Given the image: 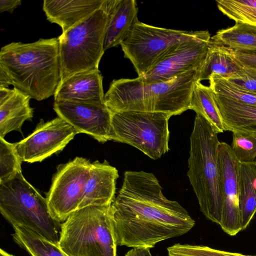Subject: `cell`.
Listing matches in <instances>:
<instances>
[{
    "instance_id": "8fae6325",
    "label": "cell",
    "mask_w": 256,
    "mask_h": 256,
    "mask_svg": "<svg viewBox=\"0 0 256 256\" xmlns=\"http://www.w3.org/2000/svg\"><path fill=\"white\" fill-rule=\"evenodd\" d=\"M78 132L60 117L44 122L41 120L28 136L15 143L16 152L22 162H42L62 150Z\"/></svg>"
},
{
    "instance_id": "9a60e30c",
    "label": "cell",
    "mask_w": 256,
    "mask_h": 256,
    "mask_svg": "<svg viewBox=\"0 0 256 256\" xmlns=\"http://www.w3.org/2000/svg\"><path fill=\"white\" fill-rule=\"evenodd\" d=\"M102 78L99 70L71 76L60 83L54 101L105 104Z\"/></svg>"
},
{
    "instance_id": "3957f363",
    "label": "cell",
    "mask_w": 256,
    "mask_h": 256,
    "mask_svg": "<svg viewBox=\"0 0 256 256\" xmlns=\"http://www.w3.org/2000/svg\"><path fill=\"white\" fill-rule=\"evenodd\" d=\"M198 70L165 82H148L142 78L114 80L104 94V102L112 112L139 111L178 115L190 109Z\"/></svg>"
},
{
    "instance_id": "44dd1931",
    "label": "cell",
    "mask_w": 256,
    "mask_h": 256,
    "mask_svg": "<svg viewBox=\"0 0 256 256\" xmlns=\"http://www.w3.org/2000/svg\"><path fill=\"white\" fill-rule=\"evenodd\" d=\"M30 97L14 88L10 94L0 102V137L4 138L12 131L22 133L26 120H31L33 109L30 105Z\"/></svg>"
},
{
    "instance_id": "d590c367",
    "label": "cell",
    "mask_w": 256,
    "mask_h": 256,
    "mask_svg": "<svg viewBox=\"0 0 256 256\" xmlns=\"http://www.w3.org/2000/svg\"><path fill=\"white\" fill-rule=\"evenodd\" d=\"M0 256H14V255L8 253L2 248L0 250Z\"/></svg>"
},
{
    "instance_id": "7402d4cb",
    "label": "cell",
    "mask_w": 256,
    "mask_h": 256,
    "mask_svg": "<svg viewBox=\"0 0 256 256\" xmlns=\"http://www.w3.org/2000/svg\"><path fill=\"white\" fill-rule=\"evenodd\" d=\"M210 41L234 52L256 53V26L240 23L218 30Z\"/></svg>"
},
{
    "instance_id": "d6a6232c",
    "label": "cell",
    "mask_w": 256,
    "mask_h": 256,
    "mask_svg": "<svg viewBox=\"0 0 256 256\" xmlns=\"http://www.w3.org/2000/svg\"><path fill=\"white\" fill-rule=\"evenodd\" d=\"M21 0H0V12L12 13L14 10L21 4Z\"/></svg>"
},
{
    "instance_id": "4fadbf2b",
    "label": "cell",
    "mask_w": 256,
    "mask_h": 256,
    "mask_svg": "<svg viewBox=\"0 0 256 256\" xmlns=\"http://www.w3.org/2000/svg\"><path fill=\"white\" fill-rule=\"evenodd\" d=\"M218 162L220 190L222 198V216L220 226L230 236L242 230L238 206L240 162L230 146L220 142Z\"/></svg>"
},
{
    "instance_id": "1f68e13d",
    "label": "cell",
    "mask_w": 256,
    "mask_h": 256,
    "mask_svg": "<svg viewBox=\"0 0 256 256\" xmlns=\"http://www.w3.org/2000/svg\"><path fill=\"white\" fill-rule=\"evenodd\" d=\"M238 60L244 66L256 68V53L234 52Z\"/></svg>"
},
{
    "instance_id": "30bf717a",
    "label": "cell",
    "mask_w": 256,
    "mask_h": 256,
    "mask_svg": "<svg viewBox=\"0 0 256 256\" xmlns=\"http://www.w3.org/2000/svg\"><path fill=\"white\" fill-rule=\"evenodd\" d=\"M91 162L76 156L59 165L46 194L50 213L58 222H64L78 210L90 176Z\"/></svg>"
},
{
    "instance_id": "277c9868",
    "label": "cell",
    "mask_w": 256,
    "mask_h": 256,
    "mask_svg": "<svg viewBox=\"0 0 256 256\" xmlns=\"http://www.w3.org/2000/svg\"><path fill=\"white\" fill-rule=\"evenodd\" d=\"M218 134L204 118L196 115L190 136L187 175L201 212L220 226L223 204L218 162Z\"/></svg>"
},
{
    "instance_id": "83f0119b",
    "label": "cell",
    "mask_w": 256,
    "mask_h": 256,
    "mask_svg": "<svg viewBox=\"0 0 256 256\" xmlns=\"http://www.w3.org/2000/svg\"><path fill=\"white\" fill-rule=\"evenodd\" d=\"M22 162L16 152L15 143L9 142L0 137V184L22 172Z\"/></svg>"
},
{
    "instance_id": "5bb4252c",
    "label": "cell",
    "mask_w": 256,
    "mask_h": 256,
    "mask_svg": "<svg viewBox=\"0 0 256 256\" xmlns=\"http://www.w3.org/2000/svg\"><path fill=\"white\" fill-rule=\"evenodd\" d=\"M54 110L78 134H87L102 143L112 140V112L106 104L60 100L54 101Z\"/></svg>"
},
{
    "instance_id": "f1b7e54d",
    "label": "cell",
    "mask_w": 256,
    "mask_h": 256,
    "mask_svg": "<svg viewBox=\"0 0 256 256\" xmlns=\"http://www.w3.org/2000/svg\"><path fill=\"white\" fill-rule=\"evenodd\" d=\"M168 256H256L214 249L202 245L176 244L167 248Z\"/></svg>"
},
{
    "instance_id": "5b68a950",
    "label": "cell",
    "mask_w": 256,
    "mask_h": 256,
    "mask_svg": "<svg viewBox=\"0 0 256 256\" xmlns=\"http://www.w3.org/2000/svg\"><path fill=\"white\" fill-rule=\"evenodd\" d=\"M58 243L69 256H116L111 205L76 210L61 224Z\"/></svg>"
},
{
    "instance_id": "d6986e66",
    "label": "cell",
    "mask_w": 256,
    "mask_h": 256,
    "mask_svg": "<svg viewBox=\"0 0 256 256\" xmlns=\"http://www.w3.org/2000/svg\"><path fill=\"white\" fill-rule=\"evenodd\" d=\"M138 7L135 0H118L109 13L104 40V50L120 45L138 18Z\"/></svg>"
},
{
    "instance_id": "f546056e",
    "label": "cell",
    "mask_w": 256,
    "mask_h": 256,
    "mask_svg": "<svg viewBox=\"0 0 256 256\" xmlns=\"http://www.w3.org/2000/svg\"><path fill=\"white\" fill-rule=\"evenodd\" d=\"M232 150L240 162L248 163L256 159V136L250 134L232 132Z\"/></svg>"
},
{
    "instance_id": "52a82bcc",
    "label": "cell",
    "mask_w": 256,
    "mask_h": 256,
    "mask_svg": "<svg viewBox=\"0 0 256 256\" xmlns=\"http://www.w3.org/2000/svg\"><path fill=\"white\" fill-rule=\"evenodd\" d=\"M0 212L12 226L25 227L58 242L60 222L50 215L46 198L22 172L0 184Z\"/></svg>"
},
{
    "instance_id": "836d02e7",
    "label": "cell",
    "mask_w": 256,
    "mask_h": 256,
    "mask_svg": "<svg viewBox=\"0 0 256 256\" xmlns=\"http://www.w3.org/2000/svg\"><path fill=\"white\" fill-rule=\"evenodd\" d=\"M242 163L246 167L250 183L256 192V164L254 162Z\"/></svg>"
},
{
    "instance_id": "9c48e42d",
    "label": "cell",
    "mask_w": 256,
    "mask_h": 256,
    "mask_svg": "<svg viewBox=\"0 0 256 256\" xmlns=\"http://www.w3.org/2000/svg\"><path fill=\"white\" fill-rule=\"evenodd\" d=\"M206 30L186 31L150 26L136 20L120 46L138 77L143 76L169 50L182 42L196 38Z\"/></svg>"
},
{
    "instance_id": "2e32d148",
    "label": "cell",
    "mask_w": 256,
    "mask_h": 256,
    "mask_svg": "<svg viewBox=\"0 0 256 256\" xmlns=\"http://www.w3.org/2000/svg\"><path fill=\"white\" fill-rule=\"evenodd\" d=\"M117 169L105 160L91 164L90 176L87 182L80 209L89 206H110L115 198Z\"/></svg>"
},
{
    "instance_id": "4dcf8cb0",
    "label": "cell",
    "mask_w": 256,
    "mask_h": 256,
    "mask_svg": "<svg viewBox=\"0 0 256 256\" xmlns=\"http://www.w3.org/2000/svg\"><path fill=\"white\" fill-rule=\"evenodd\" d=\"M242 88L256 92V68L244 66L234 76L228 79Z\"/></svg>"
},
{
    "instance_id": "ac0fdd59",
    "label": "cell",
    "mask_w": 256,
    "mask_h": 256,
    "mask_svg": "<svg viewBox=\"0 0 256 256\" xmlns=\"http://www.w3.org/2000/svg\"><path fill=\"white\" fill-rule=\"evenodd\" d=\"M214 97L225 131L244 133L256 136V106L214 92Z\"/></svg>"
},
{
    "instance_id": "d4e9b609",
    "label": "cell",
    "mask_w": 256,
    "mask_h": 256,
    "mask_svg": "<svg viewBox=\"0 0 256 256\" xmlns=\"http://www.w3.org/2000/svg\"><path fill=\"white\" fill-rule=\"evenodd\" d=\"M238 206L242 230L249 225L256 212V192L253 188L244 163L239 171Z\"/></svg>"
},
{
    "instance_id": "e575fe53",
    "label": "cell",
    "mask_w": 256,
    "mask_h": 256,
    "mask_svg": "<svg viewBox=\"0 0 256 256\" xmlns=\"http://www.w3.org/2000/svg\"><path fill=\"white\" fill-rule=\"evenodd\" d=\"M150 248H134L129 250L125 256H147Z\"/></svg>"
},
{
    "instance_id": "484cf974",
    "label": "cell",
    "mask_w": 256,
    "mask_h": 256,
    "mask_svg": "<svg viewBox=\"0 0 256 256\" xmlns=\"http://www.w3.org/2000/svg\"><path fill=\"white\" fill-rule=\"evenodd\" d=\"M218 10L236 23L256 26V0H216Z\"/></svg>"
},
{
    "instance_id": "603a6c76",
    "label": "cell",
    "mask_w": 256,
    "mask_h": 256,
    "mask_svg": "<svg viewBox=\"0 0 256 256\" xmlns=\"http://www.w3.org/2000/svg\"><path fill=\"white\" fill-rule=\"evenodd\" d=\"M190 109L204 118L218 134L225 131L214 92L209 86L198 81L196 82L190 96Z\"/></svg>"
},
{
    "instance_id": "e0dca14e",
    "label": "cell",
    "mask_w": 256,
    "mask_h": 256,
    "mask_svg": "<svg viewBox=\"0 0 256 256\" xmlns=\"http://www.w3.org/2000/svg\"><path fill=\"white\" fill-rule=\"evenodd\" d=\"M104 0H44L42 8L47 20L65 32L100 8Z\"/></svg>"
},
{
    "instance_id": "ba28073f",
    "label": "cell",
    "mask_w": 256,
    "mask_h": 256,
    "mask_svg": "<svg viewBox=\"0 0 256 256\" xmlns=\"http://www.w3.org/2000/svg\"><path fill=\"white\" fill-rule=\"evenodd\" d=\"M170 115L158 112H112V140L130 145L156 160L169 150Z\"/></svg>"
},
{
    "instance_id": "cb8c5ba5",
    "label": "cell",
    "mask_w": 256,
    "mask_h": 256,
    "mask_svg": "<svg viewBox=\"0 0 256 256\" xmlns=\"http://www.w3.org/2000/svg\"><path fill=\"white\" fill-rule=\"evenodd\" d=\"M14 242L31 256H69L58 243L50 240L32 230L22 226H13Z\"/></svg>"
},
{
    "instance_id": "8992f818",
    "label": "cell",
    "mask_w": 256,
    "mask_h": 256,
    "mask_svg": "<svg viewBox=\"0 0 256 256\" xmlns=\"http://www.w3.org/2000/svg\"><path fill=\"white\" fill-rule=\"evenodd\" d=\"M104 2L100 8L58 37L60 82L78 73L98 70L109 18Z\"/></svg>"
},
{
    "instance_id": "7a4b0ae2",
    "label": "cell",
    "mask_w": 256,
    "mask_h": 256,
    "mask_svg": "<svg viewBox=\"0 0 256 256\" xmlns=\"http://www.w3.org/2000/svg\"><path fill=\"white\" fill-rule=\"evenodd\" d=\"M0 72L30 98L54 96L61 80L58 38L5 45L0 50Z\"/></svg>"
},
{
    "instance_id": "4316f807",
    "label": "cell",
    "mask_w": 256,
    "mask_h": 256,
    "mask_svg": "<svg viewBox=\"0 0 256 256\" xmlns=\"http://www.w3.org/2000/svg\"><path fill=\"white\" fill-rule=\"evenodd\" d=\"M210 86L214 93L256 106V92L245 89L230 80L216 74H212L208 79Z\"/></svg>"
},
{
    "instance_id": "74e56055",
    "label": "cell",
    "mask_w": 256,
    "mask_h": 256,
    "mask_svg": "<svg viewBox=\"0 0 256 256\" xmlns=\"http://www.w3.org/2000/svg\"><path fill=\"white\" fill-rule=\"evenodd\" d=\"M254 162H255V163H256V160H255Z\"/></svg>"
},
{
    "instance_id": "6da1fadb",
    "label": "cell",
    "mask_w": 256,
    "mask_h": 256,
    "mask_svg": "<svg viewBox=\"0 0 256 256\" xmlns=\"http://www.w3.org/2000/svg\"><path fill=\"white\" fill-rule=\"evenodd\" d=\"M111 209L119 246L151 248L187 233L195 225L184 207L164 196L156 176L144 171L124 172Z\"/></svg>"
},
{
    "instance_id": "ffe728a7",
    "label": "cell",
    "mask_w": 256,
    "mask_h": 256,
    "mask_svg": "<svg viewBox=\"0 0 256 256\" xmlns=\"http://www.w3.org/2000/svg\"><path fill=\"white\" fill-rule=\"evenodd\" d=\"M244 66L236 58L234 51L220 44L210 41L204 61L198 70V80H208L212 74L230 79Z\"/></svg>"
},
{
    "instance_id": "8d00e7d4",
    "label": "cell",
    "mask_w": 256,
    "mask_h": 256,
    "mask_svg": "<svg viewBox=\"0 0 256 256\" xmlns=\"http://www.w3.org/2000/svg\"><path fill=\"white\" fill-rule=\"evenodd\" d=\"M147 256H152L150 252V250L148 251Z\"/></svg>"
},
{
    "instance_id": "7c38bea8",
    "label": "cell",
    "mask_w": 256,
    "mask_h": 256,
    "mask_svg": "<svg viewBox=\"0 0 256 256\" xmlns=\"http://www.w3.org/2000/svg\"><path fill=\"white\" fill-rule=\"evenodd\" d=\"M210 38L207 30L200 38L175 45L140 78L148 82H165L187 72L198 70L205 58Z\"/></svg>"
}]
</instances>
